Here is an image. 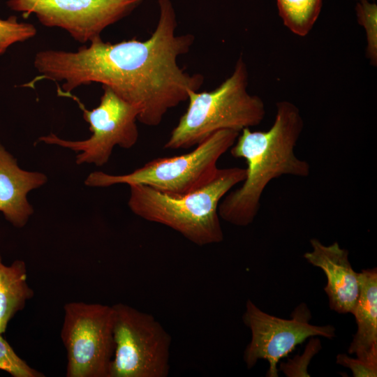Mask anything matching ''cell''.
<instances>
[{
    "instance_id": "6da1fadb",
    "label": "cell",
    "mask_w": 377,
    "mask_h": 377,
    "mask_svg": "<svg viewBox=\"0 0 377 377\" xmlns=\"http://www.w3.org/2000/svg\"><path fill=\"white\" fill-rule=\"evenodd\" d=\"M158 21L148 39L111 43L98 37L76 52L40 51L34 61L40 73L37 80L63 82L57 89L59 96L81 85L101 83L138 109V121L159 125L169 110L200 89L205 78L179 66L178 58L188 52L195 36L175 34L177 22L171 0H158Z\"/></svg>"
},
{
    "instance_id": "7a4b0ae2",
    "label": "cell",
    "mask_w": 377,
    "mask_h": 377,
    "mask_svg": "<svg viewBox=\"0 0 377 377\" xmlns=\"http://www.w3.org/2000/svg\"><path fill=\"white\" fill-rule=\"evenodd\" d=\"M303 128L297 106L281 101L276 104L274 121L267 131L245 128L240 131L230 154L246 161V176L239 188L221 199L218 207L220 218L234 226H247L257 216L263 193L273 179L283 175H309V163L294 151Z\"/></svg>"
},
{
    "instance_id": "3957f363",
    "label": "cell",
    "mask_w": 377,
    "mask_h": 377,
    "mask_svg": "<svg viewBox=\"0 0 377 377\" xmlns=\"http://www.w3.org/2000/svg\"><path fill=\"white\" fill-rule=\"evenodd\" d=\"M245 176V168H219L208 184L182 195L132 184L129 186L128 205L139 217L168 226L198 246L217 244L224 238L219 204L232 188L244 180Z\"/></svg>"
},
{
    "instance_id": "277c9868",
    "label": "cell",
    "mask_w": 377,
    "mask_h": 377,
    "mask_svg": "<svg viewBox=\"0 0 377 377\" xmlns=\"http://www.w3.org/2000/svg\"><path fill=\"white\" fill-rule=\"evenodd\" d=\"M249 71L240 56L232 74L209 91H192L188 105L164 145L166 149H189L215 132H240L260 124L265 116L263 99L248 91Z\"/></svg>"
},
{
    "instance_id": "5b68a950",
    "label": "cell",
    "mask_w": 377,
    "mask_h": 377,
    "mask_svg": "<svg viewBox=\"0 0 377 377\" xmlns=\"http://www.w3.org/2000/svg\"><path fill=\"white\" fill-rule=\"evenodd\" d=\"M239 133L220 130L188 153L151 160L125 175L93 172L84 184L94 187L142 184L170 195H182L204 186L214 178L219 170V158L232 147Z\"/></svg>"
},
{
    "instance_id": "8992f818",
    "label": "cell",
    "mask_w": 377,
    "mask_h": 377,
    "mask_svg": "<svg viewBox=\"0 0 377 377\" xmlns=\"http://www.w3.org/2000/svg\"><path fill=\"white\" fill-rule=\"evenodd\" d=\"M112 307L114 350L109 377H168L170 334L150 313L123 303Z\"/></svg>"
},
{
    "instance_id": "52a82bcc",
    "label": "cell",
    "mask_w": 377,
    "mask_h": 377,
    "mask_svg": "<svg viewBox=\"0 0 377 377\" xmlns=\"http://www.w3.org/2000/svg\"><path fill=\"white\" fill-rule=\"evenodd\" d=\"M64 309L66 376L109 377L114 350L112 306L72 302Z\"/></svg>"
},
{
    "instance_id": "ba28073f",
    "label": "cell",
    "mask_w": 377,
    "mask_h": 377,
    "mask_svg": "<svg viewBox=\"0 0 377 377\" xmlns=\"http://www.w3.org/2000/svg\"><path fill=\"white\" fill-rule=\"evenodd\" d=\"M103 94L99 105L87 110L84 104L71 93L61 96L72 98L83 112L84 120L89 124L91 135L82 140H68L51 133L38 138V141L55 145L77 152V165L93 163L105 165L110 159L113 148L133 147L139 137L136 124L138 109L118 96L110 87L102 86Z\"/></svg>"
},
{
    "instance_id": "9c48e42d",
    "label": "cell",
    "mask_w": 377,
    "mask_h": 377,
    "mask_svg": "<svg viewBox=\"0 0 377 377\" xmlns=\"http://www.w3.org/2000/svg\"><path fill=\"white\" fill-rule=\"evenodd\" d=\"M311 311L305 303L295 308L291 318L284 319L265 313L248 300L242 316L251 333L243 355L247 369L253 367L259 360H265L269 364L266 376L278 377L277 364L297 345L314 336L327 339L336 337L333 325H311Z\"/></svg>"
},
{
    "instance_id": "30bf717a",
    "label": "cell",
    "mask_w": 377,
    "mask_h": 377,
    "mask_svg": "<svg viewBox=\"0 0 377 377\" xmlns=\"http://www.w3.org/2000/svg\"><path fill=\"white\" fill-rule=\"evenodd\" d=\"M144 0H8L24 17L35 14L47 27H59L76 41L91 42L110 25L131 13Z\"/></svg>"
},
{
    "instance_id": "8fae6325",
    "label": "cell",
    "mask_w": 377,
    "mask_h": 377,
    "mask_svg": "<svg viewBox=\"0 0 377 377\" xmlns=\"http://www.w3.org/2000/svg\"><path fill=\"white\" fill-rule=\"evenodd\" d=\"M311 251L304 258L312 265L321 269L326 277L324 290L330 309L339 313H352L360 293L359 273L351 266L349 252L334 242L324 245L318 239H310Z\"/></svg>"
},
{
    "instance_id": "7c38bea8",
    "label": "cell",
    "mask_w": 377,
    "mask_h": 377,
    "mask_svg": "<svg viewBox=\"0 0 377 377\" xmlns=\"http://www.w3.org/2000/svg\"><path fill=\"white\" fill-rule=\"evenodd\" d=\"M47 180L42 172L20 168L17 159L0 142V212L13 226L22 228L27 224L34 213L27 194Z\"/></svg>"
},
{
    "instance_id": "4fadbf2b",
    "label": "cell",
    "mask_w": 377,
    "mask_h": 377,
    "mask_svg": "<svg viewBox=\"0 0 377 377\" xmlns=\"http://www.w3.org/2000/svg\"><path fill=\"white\" fill-rule=\"evenodd\" d=\"M360 293L352 313L357 331L349 346V354L359 357L377 355V268L359 272Z\"/></svg>"
},
{
    "instance_id": "5bb4252c",
    "label": "cell",
    "mask_w": 377,
    "mask_h": 377,
    "mask_svg": "<svg viewBox=\"0 0 377 377\" xmlns=\"http://www.w3.org/2000/svg\"><path fill=\"white\" fill-rule=\"evenodd\" d=\"M27 279L24 261L16 260L7 266L0 254V334L5 332L10 320L34 296Z\"/></svg>"
},
{
    "instance_id": "9a60e30c",
    "label": "cell",
    "mask_w": 377,
    "mask_h": 377,
    "mask_svg": "<svg viewBox=\"0 0 377 377\" xmlns=\"http://www.w3.org/2000/svg\"><path fill=\"white\" fill-rule=\"evenodd\" d=\"M279 16L293 34L304 37L312 30L323 6V0H276Z\"/></svg>"
},
{
    "instance_id": "2e32d148",
    "label": "cell",
    "mask_w": 377,
    "mask_h": 377,
    "mask_svg": "<svg viewBox=\"0 0 377 377\" xmlns=\"http://www.w3.org/2000/svg\"><path fill=\"white\" fill-rule=\"evenodd\" d=\"M357 22L366 35V57L373 66H377V4L374 1H357L355 7Z\"/></svg>"
},
{
    "instance_id": "e0dca14e",
    "label": "cell",
    "mask_w": 377,
    "mask_h": 377,
    "mask_svg": "<svg viewBox=\"0 0 377 377\" xmlns=\"http://www.w3.org/2000/svg\"><path fill=\"white\" fill-rule=\"evenodd\" d=\"M36 32L32 24L18 22L16 16L0 19V55H3L10 45L33 38Z\"/></svg>"
},
{
    "instance_id": "ac0fdd59",
    "label": "cell",
    "mask_w": 377,
    "mask_h": 377,
    "mask_svg": "<svg viewBox=\"0 0 377 377\" xmlns=\"http://www.w3.org/2000/svg\"><path fill=\"white\" fill-rule=\"evenodd\" d=\"M0 369L13 377H42L44 375L31 367L20 357L0 334Z\"/></svg>"
},
{
    "instance_id": "d6986e66",
    "label": "cell",
    "mask_w": 377,
    "mask_h": 377,
    "mask_svg": "<svg viewBox=\"0 0 377 377\" xmlns=\"http://www.w3.org/2000/svg\"><path fill=\"white\" fill-rule=\"evenodd\" d=\"M319 339H311L307 343L304 353L297 355L293 359H288L286 362L280 364L281 370L288 377H309L307 369L313 358L321 349Z\"/></svg>"
},
{
    "instance_id": "ffe728a7",
    "label": "cell",
    "mask_w": 377,
    "mask_h": 377,
    "mask_svg": "<svg viewBox=\"0 0 377 377\" xmlns=\"http://www.w3.org/2000/svg\"><path fill=\"white\" fill-rule=\"evenodd\" d=\"M336 362L350 369L354 377L377 376V355L353 358L340 353L337 356Z\"/></svg>"
},
{
    "instance_id": "44dd1931",
    "label": "cell",
    "mask_w": 377,
    "mask_h": 377,
    "mask_svg": "<svg viewBox=\"0 0 377 377\" xmlns=\"http://www.w3.org/2000/svg\"><path fill=\"white\" fill-rule=\"evenodd\" d=\"M355 1H361V0H355ZM369 1H374V0H369Z\"/></svg>"
}]
</instances>
